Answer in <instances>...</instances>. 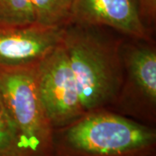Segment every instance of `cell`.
<instances>
[{
	"label": "cell",
	"mask_w": 156,
	"mask_h": 156,
	"mask_svg": "<svg viewBox=\"0 0 156 156\" xmlns=\"http://www.w3.org/2000/svg\"><path fill=\"white\" fill-rule=\"evenodd\" d=\"M34 23L30 0H0V25L21 26Z\"/></svg>",
	"instance_id": "9"
},
{
	"label": "cell",
	"mask_w": 156,
	"mask_h": 156,
	"mask_svg": "<svg viewBox=\"0 0 156 156\" xmlns=\"http://www.w3.org/2000/svg\"><path fill=\"white\" fill-rule=\"evenodd\" d=\"M47 156H56L55 154H50V155H47Z\"/></svg>",
	"instance_id": "12"
},
{
	"label": "cell",
	"mask_w": 156,
	"mask_h": 156,
	"mask_svg": "<svg viewBox=\"0 0 156 156\" xmlns=\"http://www.w3.org/2000/svg\"><path fill=\"white\" fill-rule=\"evenodd\" d=\"M123 40V82L113 111L154 127L156 122V49L153 41Z\"/></svg>",
	"instance_id": "4"
},
{
	"label": "cell",
	"mask_w": 156,
	"mask_h": 156,
	"mask_svg": "<svg viewBox=\"0 0 156 156\" xmlns=\"http://www.w3.org/2000/svg\"><path fill=\"white\" fill-rule=\"evenodd\" d=\"M101 28L69 24L62 39L85 113L111 107L123 82V39Z\"/></svg>",
	"instance_id": "2"
},
{
	"label": "cell",
	"mask_w": 156,
	"mask_h": 156,
	"mask_svg": "<svg viewBox=\"0 0 156 156\" xmlns=\"http://www.w3.org/2000/svg\"><path fill=\"white\" fill-rule=\"evenodd\" d=\"M69 24L111 29L128 38L152 41L139 0H74Z\"/></svg>",
	"instance_id": "7"
},
{
	"label": "cell",
	"mask_w": 156,
	"mask_h": 156,
	"mask_svg": "<svg viewBox=\"0 0 156 156\" xmlns=\"http://www.w3.org/2000/svg\"><path fill=\"white\" fill-rule=\"evenodd\" d=\"M35 23L48 27L69 24L74 0H30Z\"/></svg>",
	"instance_id": "8"
},
{
	"label": "cell",
	"mask_w": 156,
	"mask_h": 156,
	"mask_svg": "<svg viewBox=\"0 0 156 156\" xmlns=\"http://www.w3.org/2000/svg\"><path fill=\"white\" fill-rule=\"evenodd\" d=\"M64 27H48L36 23L21 25H0V68L37 65L61 44Z\"/></svg>",
	"instance_id": "6"
},
{
	"label": "cell",
	"mask_w": 156,
	"mask_h": 156,
	"mask_svg": "<svg viewBox=\"0 0 156 156\" xmlns=\"http://www.w3.org/2000/svg\"><path fill=\"white\" fill-rule=\"evenodd\" d=\"M37 81L41 100L54 129L72 122L85 113L62 43L37 64Z\"/></svg>",
	"instance_id": "5"
},
{
	"label": "cell",
	"mask_w": 156,
	"mask_h": 156,
	"mask_svg": "<svg viewBox=\"0 0 156 156\" xmlns=\"http://www.w3.org/2000/svg\"><path fill=\"white\" fill-rule=\"evenodd\" d=\"M139 4L141 20L147 28H151L156 22V0H139Z\"/></svg>",
	"instance_id": "11"
},
{
	"label": "cell",
	"mask_w": 156,
	"mask_h": 156,
	"mask_svg": "<svg viewBox=\"0 0 156 156\" xmlns=\"http://www.w3.org/2000/svg\"><path fill=\"white\" fill-rule=\"evenodd\" d=\"M56 156H156V129L108 108L54 129Z\"/></svg>",
	"instance_id": "1"
},
{
	"label": "cell",
	"mask_w": 156,
	"mask_h": 156,
	"mask_svg": "<svg viewBox=\"0 0 156 156\" xmlns=\"http://www.w3.org/2000/svg\"><path fill=\"white\" fill-rule=\"evenodd\" d=\"M37 67L0 68V97L25 156L54 154V128L39 95Z\"/></svg>",
	"instance_id": "3"
},
{
	"label": "cell",
	"mask_w": 156,
	"mask_h": 156,
	"mask_svg": "<svg viewBox=\"0 0 156 156\" xmlns=\"http://www.w3.org/2000/svg\"><path fill=\"white\" fill-rule=\"evenodd\" d=\"M0 156H25L0 97Z\"/></svg>",
	"instance_id": "10"
}]
</instances>
